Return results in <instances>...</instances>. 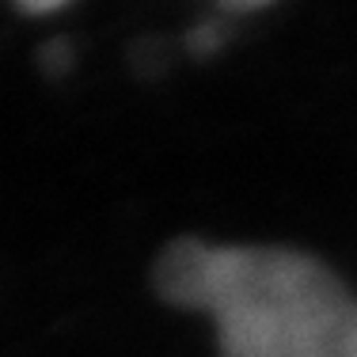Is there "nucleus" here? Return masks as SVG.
Masks as SVG:
<instances>
[{
  "mask_svg": "<svg viewBox=\"0 0 357 357\" xmlns=\"http://www.w3.org/2000/svg\"><path fill=\"white\" fill-rule=\"evenodd\" d=\"M152 282L217 323L220 357H357V296L304 251L186 236L164 248Z\"/></svg>",
  "mask_w": 357,
  "mask_h": 357,
  "instance_id": "1",
  "label": "nucleus"
},
{
  "mask_svg": "<svg viewBox=\"0 0 357 357\" xmlns=\"http://www.w3.org/2000/svg\"><path fill=\"white\" fill-rule=\"evenodd\" d=\"M20 12H27V15H46V12H57V8H65L69 0H12Z\"/></svg>",
  "mask_w": 357,
  "mask_h": 357,
  "instance_id": "2",
  "label": "nucleus"
},
{
  "mask_svg": "<svg viewBox=\"0 0 357 357\" xmlns=\"http://www.w3.org/2000/svg\"><path fill=\"white\" fill-rule=\"evenodd\" d=\"M225 8H262V4H270V0H220Z\"/></svg>",
  "mask_w": 357,
  "mask_h": 357,
  "instance_id": "3",
  "label": "nucleus"
}]
</instances>
